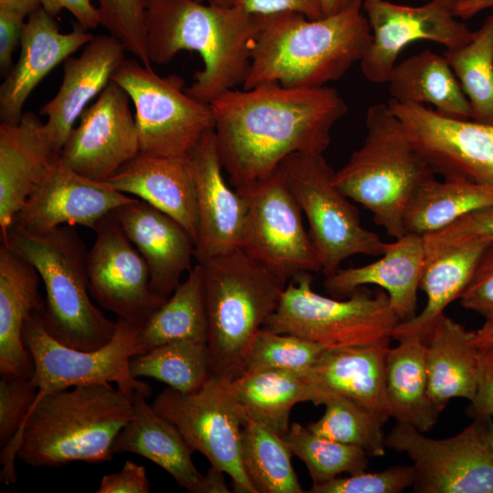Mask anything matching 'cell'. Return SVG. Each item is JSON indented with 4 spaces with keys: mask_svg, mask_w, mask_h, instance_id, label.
<instances>
[{
    "mask_svg": "<svg viewBox=\"0 0 493 493\" xmlns=\"http://www.w3.org/2000/svg\"><path fill=\"white\" fill-rule=\"evenodd\" d=\"M187 160L199 223L194 257L202 263L240 248L246 205L225 181L214 129L205 134Z\"/></svg>",
    "mask_w": 493,
    "mask_h": 493,
    "instance_id": "20",
    "label": "cell"
},
{
    "mask_svg": "<svg viewBox=\"0 0 493 493\" xmlns=\"http://www.w3.org/2000/svg\"><path fill=\"white\" fill-rule=\"evenodd\" d=\"M195 1H198V2H208L210 4H215V5H228V0H195Z\"/></svg>",
    "mask_w": 493,
    "mask_h": 493,
    "instance_id": "58",
    "label": "cell"
},
{
    "mask_svg": "<svg viewBox=\"0 0 493 493\" xmlns=\"http://www.w3.org/2000/svg\"><path fill=\"white\" fill-rule=\"evenodd\" d=\"M150 481L143 466L127 460L121 470L102 477L97 493H149Z\"/></svg>",
    "mask_w": 493,
    "mask_h": 493,
    "instance_id": "50",
    "label": "cell"
},
{
    "mask_svg": "<svg viewBox=\"0 0 493 493\" xmlns=\"http://www.w3.org/2000/svg\"><path fill=\"white\" fill-rule=\"evenodd\" d=\"M228 5L239 7L256 16L297 12L310 19L324 16L320 0H228Z\"/></svg>",
    "mask_w": 493,
    "mask_h": 493,
    "instance_id": "49",
    "label": "cell"
},
{
    "mask_svg": "<svg viewBox=\"0 0 493 493\" xmlns=\"http://www.w3.org/2000/svg\"><path fill=\"white\" fill-rule=\"evenodd\" d=\"M324 350L300 337L262 327L246 357L243 373L267 370L307 372Z\"/></svg>",
    "mask_w": 493,
    "mask_h": 493,
    "instance_id": "42",
    "label": "cell"
},
{
    "mask_svg": "<svg viewBox=\"0 0 493 493\" xmlns=\"http://www.w3.org/2000/svg\"><path fill=\"white\" fill-rule=\"evenodd\" d=\"M387 105L435 173L493 185V123L453 118L393 99Z\"/></svg>",
    "mask_w": 493,
    "mask_h": 493,
    "instance_id": "16",
    "label": "cell"
},
{
    "mask_svg": "<svg viewBox=\"0 0 493 493\" xmlns=\"http://www.w3.org/2000/svg\"><path fill=\"white\" fill-rule=\"evenodd\" d=\"M115 190L133 195L179 222L196 244L198 214L194 184L184 158H165L139 152L104 181Z\"/></svg>",
    "mask_w": 493,
    "mask_h": 493,
    "instance_id": "26",
    "label": "cell"
},
{
    "mask_svg": "<svg viewBox=\"0 0 493 493\" xmlns=\"http://www.w3.org/2000/svg\"><path fill=\"white\" fill-rule=\"evenodd\" d=\"M235 396L250 418L282 436L289 429V414L298 403L323 404V394L307 372L267 370L246 372L230 381Z\"/></svg>",
    "mask_w": 493,
    "mask_h": 493,
    "instance_id": "32",
    "label": "cell"
},
{
    "mask_svg": "<svg viewBox=\"0 0 493 493\" xmlns=\"http://www.w3.org/2000/svg\"><path fill=\"white\" fill-rule=\"evenodd\" d=\"M132 416V398L109 383L49 393L35 401L20 432L1 448V481L16 483V457L35 467L110 461Z\"/></svg>",
    "mask_w": 493,
    "mask_h": 493,
    "instance_id": "2",
    "label": "cell"
},
{
    "mask_svg": "<svg viewBox=\"0 0 493 493\" xmlns=\"http://www.w3.org/2000/svg\"><path fill=\"white\" fill-rule=\"evenodd\" d=\"M321 8L324 14V16H331L334 14H337L346 7H348L351 4H352L355 0H320Z\"/></svg>",
    "mask_w": 493,
    "mask_h": 493,
    "instance_id": "57",
    "label": "cell"
},
{
    "mask_svg": "<svg viewBox=\"0 0 493 493\" xmlns=\"http://www.w3.org/2000/svg\"><path fill=\"white\" fill-rule=\"evenodd\" d=\"M293 456L307 467L312 484L330 481L342 473L365 471L369 455L361 447L320 436L299 423L283 435Z\"/></svg>",
    "mask_w": 493,
    "mask_h": 493,
    "instance_id": "41",
    "label": "cell"
},
{
    "mask_svg": "<svg viewBox=\"0 0 493 493\" xmlns=\"http://www.w3.org/2000/svg\"><path fill=\"white\" fill-rule=\"evenodd\" d=\"M390 342L325 349L307 374L326 396L341 395L391 417L384 384L385 354Z\"/></svg>",
    "mask_w": 493,
    "mask_h": 493,
    "instance_id": "28",
    "label": "cell"
},
{
    "mask_svg": "<svg viewBox=\"0 0 493 493\" xmlns=\"http://www.w3.org/2000/svg\"><path fill=\"white\" fill-rule=\"evenodd\" d=\"M423 241L425 261L461 245L493 242V205L466 215L449 226L423 236Z\"/></svg>",
    "mask_w": 493,
    "mask_h": 493,
    "instance_id": "45",
    "label": "cell"
},
{
    "mask_svg": "<svg viewBox=\"0 0 493 493\" xmlns=\"http://www.w3.org/2000/svg\"><path fill=\"white\" fill-rule=\"evenodd\" d=\"M278 169L306 215L325 278L351 256L385 252L388 243L362 226L358 209L334 184L335 171L322 154L293 153Z\"/></svg>",
    "mask_w": 493,
    "mask_h": 493,
    "instance_id": "9",
    "label": "cell"
},
{
    "mask_svg": "<svg viewBox=\"0 0 493 493\" xmlns=\"http://www.w3.org/2000/svg\"><path fill=\"white\" fill-rule=\"evenodd\" d=\"M111 80L128 94L135 108L140 152L187 159L205 134L214 129L210 104L185 92L179 75H158L151 66L125 59Z\"/></svg>",
    "mask_w": 493,
    "mask_h": 493,
    "instance_id": "10",
    "label": "cell"
},
{
    "mask_svg": "<svg viewBox=\"0 0 493 493\" xmlns=\"http://www.w3.org/2000/svg\"><path fill=\"white\" fill-rule=\"evenodd\" d=\"M493 205V185L464 178L423 184L412 195L404 215L405 234L421 236L438 232L466 215Z\"/></svg>",
    "mask_w": 493,
    "mask_h": 493,
    "instance_id": "35",
    "label": "cell"
},
{
    "mask_svg": "<svg viewBox=\"0 0 493 493\" xmlns=\"http://www.w3.org/2000/svg\"><path fill=\"white\" fill-rule=\"evenodd\" d=\"M126 91L110 81L79 117L60 152L77 173L104 182L140 152L134 115Z\"/></svg>",
    "mask_w": 493,
    "mask_h": 493,
    "instance_id": "18",
    "label": "cell"
},
{
    "mask_svg": "<svg viewBox=\"0 0 493 493\" xmlns=\"http://www.w3.org/2000/svg\"><path fill=\"white\" fill-rule=\"evenodd\" d=\"M40 276L36 267L10 246H0V375L32 377L34 364L23 340L31 313L43 310Z\"/></svg>",
    "mask_w": 493,
    "mask_h": 493,
    "instance_id": "27",
    "label": "cell"
},
{
    "mask_svg": "<svg viewBox=\"0 0 493 493\" xmlns=\"http://www.w3.org/2000/svg\"><path fill=\"white\" fill-rule=\"evenodd\" d=\"M488 8L493 9V0H463L455 5L454 15L457 18L469 19Z\"/></svg>",
    "mask_w": 493,
    "mask_h": 493,
    "instance_id": "54",
    "label": "cell"
},
{
    "mask_svg": "<svg viewBox=\"0 0 493 493\" xmlns=\"http://www.w3.org/2000/svg\"><path fill=\"white\" fill-rule=\"evenodd\" d=\"M423 1L427 2V1H430V0H423ZM451 1L454 2L455 5H456L457 3H460L463 0H451Z\"/></svg>",
    "mask_w": 493,
    "mask_h": 493,
    "instance_id": "60",
    "label": "cell"
},
{
    "mask_svg": "<svg viewBox=\"0 0 493 493\" xmlns=\"http://www.w3.org/2000/svg\"><path fill=\"white\" fill-rule=\"evenodd\" d=\"M208 316L203 267L197 263L165 302L142 325L138 341L144 351L171 341L207 342Z\"/></svg>",
    "mask_w": 493,
    "mask_h": 493,
    "instance_id": "36",
    "label": "cell"
},
{
    "mask_svg": "<svg viewBox=\"0 0 493 493\" xmlns=\"http://www.w3.org/2000/svg\"><path fill=\"white\" fill-rule=\"evenodd\" d=\"M292 279L263 328L335 349L390 342L401 321L383 289L372 294L360 287L343 299L315 292L310 272Z\"/></svg>",
    "mask_w": 493,
    "mask_h": 493,
    "instance_id": "8",
    "label": "cell"
},
{
    "mask_svg": "<svg viewBox=\"0 0 493 493\" xmlns=\"http://www.w3.org/2000/svg\"><path fill=\"white\" fill-rule=\"evenodd\" d=\"M430 397L441 413L453 398L473 400L477 384V348L473 331L443 314L424 340Z\"/></svg>",
    "mask_w": 493,
    "mask_h": 493,
    "instance_id": "30",
    "label": "cell"
},
{
    "mask_svg": "<svg viewBox=\"0 0 493 493\" xmlns=\"http://www.w3.org/2000/svg\"><path fill=\"white\" fill-rule=\"evenodd\" d=\"M41 312L31 313L23 329L24 343L34 364L32 379L37 387V399L55 391L102 383H115L131 398L134 392L151 396V386L134 378L130 371L131 359L145 352L138 341L142 324L117 318L109 342L94 351H81L52 337Z\"/></svg>",
    "mask_w": 493,
    "mask_h": 493,
    "instance_id": "11",
    "label": "cell"
},
{
    "mask_svg": "<svg viewBox=\"0 0 493 493\" xmlns=\"http://www.w3.org/2000/svg\"><path fill=\"white\" fill-rule=\"evenodd\" d=\"M137 199L105 182L77 173L59 156L16 215L8 231L44 234L65 225L94 230L103 217Z\"/></svg>",
    "mask_w": 493,
    "mask_h": 493,
    "instance_id": "19",
    "label": "cell"
},
{
    "mask_svg": "<svg viewBox=\"0 0 493 493\" xmlns=\"http://www.w3.org/2000/svg\"><path fill=\"white\" fill-rule=\"evenodd\" d=\"M225 472L211 466L206 474L201 477L193 493H229L224 477Z\"/></svg>",
    "mask_w": 493,
    "mask_h": 493,
    "instance_id": "53",
    "label": "cell"
},
{
    "mask_svg": "<svg viewBox=\"0 0 493 493\" xmlns=\"http://www.w3.org/2000/svg\"><path fill=\"white\" fill-rule=\"evenodd\" d=\"M389 347L385 354L384 384L391 417L427 432L440 412L428 390L425 343L421 337H408Z\"/></svg>",
    "mask_w": 493,
    "mask_h": 493,
    "instance_id": "31",
    "label": "cell"
},
{
    "mask_svg": "<svg viewBox=\"0 0 493 493\" xmlns=\"http://www.w3.org/2000/svg\"><path fill=\"white\" fill-rule=\"evenodd\" d=\"M208 316L209 373L233 381L257 332L276 310L286 279L241 248L202 263Z\"/></svg>",
    "mask_w": 493,
    "mask_h": 493,
    "instance_id": "5",
    "label": "cell"
},
{
    "mask_svg": "<svg viewBox=\"0 0 493 493\" xmlns=\"http://www.w3.org/2000/svg\"><path fill=\"white\" fill-rule=\"evenodd\" d=\"M93 37L79 23L71 32H60L56 16L42 6L30 14L21 37L19 58L0 86L1 122L18 123L37 84Z\"/></svg>",
    "mask_w": 493,
    "mask_h": 493,
    "instance_id": "21",
    "label": "cell"
},
{
    "mask_svg": "<svg viewBox=\"0 0 493 493\" xmlns=\"http://www.w3.org/2000/svg\"><path fill=\"white\" fill-rule=\"evenodd\" d=\"M451 0H430L411 6L389 0H362L372 32L371 44L360 61L363 76L387 83L400 52L409 44L427 40L448 48L469 42L474 31L454 15Z\"/></svg>",
    "mask_w": 493,
    "mask_h": 493,
    "instance_id": "15",
    "label": "cell"
},
{
    "mask_svg": "<svg viewBox=\"0 0 493 493\" xmlns=\"http://www.w3.org/2000/svg\"><path fill=\"white\" fill-rule=\"evenodd\" d=\"M283 438L246 415L242 428L241 459L257 493H303Z\"/></svg>",
    "mask_w": 493,
    "mask_h": 493,
    "instance_id": "37",
    "label": "cell"
},
{
    "mask_svg": "<svg viewBox=\"0 0 493 493\" xmlns=\"http://www.w3.org/2000/svg\"><path fill=\"white\" fill-rule=\"evenodd\" d=\"M152 406L177 428L193 452L203 454L211 466L232 478L235 492L257 493L241 459L246 414L229 380L210 375L199 390L189 393L168 386Z\"/></svg>",
    "mask_w": 493,
    "mask_h": 493,
    "instance_id": "12",
    "label": "cell"
},
{
    "mask_svg": "<svg viewBox=\"0 0 493 493\" xmlns=\"http://www.w3.org/2000/svg\"><path fill=\"white\" fill-rule=\"evenodd\" d=\"M100 26L120 40L126 50L145 66H151L145 27L146 0H96Z\"/></svg>",
    "mask_w": 493,
    "mask_h": 493,
    "instance_id": "43",
    "label": "cell"
},
{
    "mask_svg": "<svg viewBox=\"0 0 493 493\" xmlns=\"http://www.w3.org/2000/svg\"><path fill=\"white\" fill-rule=\"evenodd\" d=\"M387 84L397 102L427 103L446 116L471 119L470 104L444 55L425 49L405 58L394 66Z\"/></svg>",
    "mask_w": 493,
    "mask_h": 493,
    "instance_id": "34",
    "label": "cell"
},
{
    "mask_svg": "<svg viewBox=\"0 0 493 493\" xmlns=\"http://www.w3.org/2000/svg\"><path fill=\"white\" fill-rule=\"evenodd\" d=\"M111 215L144 258L152 291L167 299L192 269L194 239L179 222L139 198Z\"/></svg>",
    "mask_w": 493,
    "mask_h": 493,
    "instance_id": "23",
    "label": "cell"
},
{
    "mask_svg": "<svg viewBox=\"0 0 493 493\" xmlns=\"http://www.w3.org/2000/svg\"><path fill=\"white\" fill-rule=\"evenodd\" d=\"M94 231L95 241L87 255L92 299L117 318L142 324L166 299L152 291L144 258L111 214Z\"/></svg>",
    "mask_w": 493,
    "mask_h": 493,
    "instance_id": "17",
    "label": "cell"
},
{
    "mask_svg": "<svg viewBox=\"0 0 493 493\" xmlns=\"http://www.w3.org/2000/svg\"><path fill=\"white\" fill-rule=\"evenodd\" d=\"M223 169L235 189L273 173L293 153L322 154L348 106L339 92L266 82L210 103Z\"/></svg>",
    "mask_w": 493,
    "mask_h": 493,
    "instance_id": "1",
    "label": "cell"
},
{
    "mask_svg": "<svg viewBox=\"0 0 493 493\" xmlns=\"http://www.w3.org/2000/svg\"><path fill=\"white\" fill-rule=\"evenodd\" d=\"M40 6V0H0V10L13 12L26 18Z\"/></svg>",
    "mask_w": 493,
    "mask_h": 493,
    "instance_id": "55",
    "label": "cell"
},
{
    "mask_svg": "<svg viewBox=\"0 0 493 493\" xmlns=\"http://www.w3.org/2000/svg\"><path fill=\"white\" fill-rule=\"evenodd\" d=\"M466 412L472 419H493V347L477 349V391Z\"/></svg>",
    "mask_w": 493,
    "mask_h": 493,
    "instance_id": "48",
    "label": "cell"
},
{
    "mask_svg": "<svg viewBox=\"0 0 493 493\" xmlns=\"http://www.w3.org/2000/svg\"><path fill=\"white\" fill-rule=\"evenodd\" d=\"M323 404L325 412L307 428L312 433L347 445L362 448L369 456L385 454L386 423L379 414L349 398L328 394Z\"/></svg>",
    "mask_w": 493,
    "mask_h": 493,
    "instance_id": "40",
    "label": "cell"
},
{
    "mask_svg": "<svg viewBox=\"0 0 493 493\" xmlns=\"http://www.w3.org/2000/svg\"><path fill=\"white\" fill-rule=\"evenodd\" d=\"M415 473L413 466L395 465L379 472L365 471L337 477L330 481L312 484L309 493H401L412 488Z\"/></svg>",
    "mask_w": 493,
    "mask_h": 493,
    "instance_id": "44",
    "label": "cell"
},
{
    "mask_svg": "<svg viewBox=\"0 0 493 493\" xmlns=\"http://www.w3.org/2000/svg\"><path fill=\"white\" fill-rule=\"evenodd\" d=\"M142 392L132 395L133 416L120 431L112 453L140 455L167 471L179 487L193 493L203 475L193 463V450L177 428L155 412Z\"/></svg>",
    "mask_w": 493,
    "mask_h": 493,
    "instance_id": "29",
    "label": "cell"
},
{
    "mask_svg": "<svg viewBox=\"0 0 493 493\" xmlns=\"http://www.w3.org/2000/svg\"><path fill=\"white\" fill-rule=\"evenodd\" d=\"M32 377H1L0 446L5 447L21 430L37 399Z\"/></svg>",
    "mask_w": 493,
    "mask_h": 493,
    "instance_id": "46",
    "label": "cell"
},
{
    "mask_svg": "<svg viewBox=\"0 0 493 493\" xmlns=\"http://www.w3.org/2000/svg\"><path fill=\"white\" fill-rule=\"evenodd\" d=\"M473 343L477 348L493 347V320H486L476 331H473Z\"/></svg>",
    "mask_w": 493,
    "mask_h": 493,
    "instance_id": "56",
    "label": "cell"
},
{
    "mask_svg": "<svg viewBox=\"0 0 493 493\" xmlns=\"http://www.w3.org/2000/svg\"><path fill=\"white\" fill-rule=\"evenodd\" d=\"M459 300L463 308L493 320V242L481 253Z\"/></svg>",
    "mask_w": 493,
    "mask_h": 493,
    "instance_id": "47",
    "label": "cell"
},
{
    "mask_svg": "<svg viewBox=\"0 0 493 493\" xmlns=\"http://www.w3.org/2000/svg\"><path fill=\"white\" fill-rule=\"evenodd\" d=\"M130 371L134 378L150 377L181 393H194L210 376L207 345L189 340L162 344L132 357Z\"/></svg>",
    "mask_w": 493,
    "mask_h": 493,
    "instance_id": "39",
    "label": "cell"
},
{
    "mask_svg": "<svg viewBox=\"0 0 493 493\" xmlns=\"http://www.w3.org/2000/svg\"><path fill=\"white\" fill-rule=\"evenodd\" d=\"M37 270L46 296L42 319L59 342L81 351H94L111 339L116 321L94 305L89 292L85 242L73 226L44 234L8 231L1 239Z\"/></svg>",
    "mask_w": 493,
    "mask_h": 493,
    "instance_id": "7",
    "label": "cell"
},
{
    "mask_svg": "<svg viewBox=\"0 0 493 493\" xmlns=\"http://www.w3.org/2000/svg\"><path fill=\"white\" fill-rule=\"evenodd\" d=\"M488 437H489V440L491 441V443L493 444V419H491V421L489 423Z\"/></svg>",
    "mask_w": 493,
    "mask_h": 493,
    "instance_id": "59",
    "label": "cell"
},
{
    "mask_svg": "<svg viewBox=\"0 0 493 493\" xmlns=\"http://www.w3.org/2000/svg\"><path fill=\"white\" fill-rule=\"evenodd\" d=\"M126 52L116 37L99 35L83 47L79 57L69 56L63 61L61 85L39 109V114L47 117L44 132L55 152L60 154L76 121L111 81Z\"/></svg>",
    "mask_w": 493,
    "mask_h": 493,
    "instance_id": "22",
    "label": "cell"
},
{
    "mask_svg": "<svg viewBox=\"0 0 493 493\" xmlns=\"http://www.w3.org/2000/svg\"><path fill=\"white\" fill-rule=\"evenodd\" d=\"M41 6L51 16H56L62 10L68 11L77 23L86 29L100 26V16L91 0H40Z\"/></svg>",
    "mask_w": 493,
    "mask_h": 493,
    "instance_id": "52",
    "label": "cell"
},
{
    "mask_svg": "<svg viewBox=\"0 0 493 493\" xmlns=\"http://www.w3.org/2000/svg\"><path fill=\"white\" fill-rule=\"evenodd\" d=\"M489 243L473 242L446 249L425 261L419 288L426 296L423 310L412 319L400 321L392 338L425 339L446 308L459 299L469 283L477 260Z\"/></svg>",
    "mask_w": 493,
    "mask_h": 493,
    "instance_id": "33",
    "label": "cell"
},
{
    "mask_svg": "<svg viewBox=\"0 0 493 493\" xmlns=\"http://www.w3.org/2000/svg\"><path fill=\"white\" fill-rule=\"evenodd\" d=\"M425 262L423 236L404 234L388 243L378 260L360 267H340L326 277L324 288L332 298L345 299L360 287L376 285L388 294L400 320H408L416 315Z\"/></svg>",
    "mask_w": 493,
    "mask_h": 493,
    "instance_id": "25",
    "label": "cell"
},
{
    "mask_svg": "<svg viewBox=\"0 0 493 493\" xmlns=\"http://www.w3.org/2000/svg\"><path fill=\"white\" fill-rule=\"evenodd\" d=\"M365 127L362 145L335 172L334 184L395 239L405 234L404 215L412 195L435 173L387 104L368 108Z\"/></svg>",
    "mask_w": 493,
    "mask_h": 493,
    "instance_id": "6",
    "label": "cell"
},
{
    "mask_svg": "<svg viewBox=\"0 0 493 493\" xmlns=\"http://www.w3.org/2000/svg\"><path fill=\"white\" fill-rule=\"evenodd\" d=\"M60 154L48 142L44 123L31 111L16 124L0 123V236L51 170Z\"/></svg>",
    "mask_w": 493,
    "mask_h": 493,
    "instance_id": "24",
    "label": "cell"
},
{
    "mask_svg": "<svg viewBox=\"0 0 493 493\" xmlns=\"http://www.w3.org/2000/svg\"><path fill=\"white\" fill-rule=\"evenodd\" d=\"M145 27L151 63L168 64L182 50L196 51L203 70L185 92L210 104L243 85L259 28L258 16L233 5L195 0H146Z\"/></svg>",
    "mask_w": 493,
    "mask_h": 493,
    "instance_id": "4",
    "label": "cell"
},
{
    "mask_svg": "<svg viewBox=\"0 0 493 493\" xmlns=\"http://www.w3.org/2000/svg\"><path fill=\"white\" fill-rule=\"evenodd\" d=\"M27 18L18 14L0 10V74L5 78L13 64V54L20 44Z\"/></svg>",
    "mask_w": 493,
    "mask_h": 493,
    "instance_id": "51",
    "label": "cell"
},
{
    "mask_svg": "<svg viewBox=\"0 0 493 493\" xmlns=\"http://www.w3.org/2000/svg\"><path fill=\"white\" fill-rule=\"evenodd\" d=\"M491 419H473L460 433L443 439L396 422L385 435V446L410 458L414 493H493Z\"/></svg>",
    "mask_w": 493,
    "mask_h": 493,
    "instance_id": "13",
    "label": "cell"
},
{
    "mask_svg": "<svg viewBox=\"0 0 493 493\" xmlns=\"http://www.w3.org/2000/svg\"><path fill=\"white\" fill-rule=\"evenodd\" d=\"M235 190L246 205L242 250L286 280L302 272L321 271L301 208L278 168Z\"/></svg>",
    "mask_w": 493,
    "mask_h": 493,
    "instance_id": "14",
    "label": "cell"
},
{
    "mask_svg": "<svg viewBox=\"0 0 493 493\" xmlns=\"http://www.w3.org/2000/svg\"><path fill=\"white\" fill-rule=\"evenodd\" d=\"M258 18L243 89L266 82L295 89L324 87L360 62L372 41L362 0L318 19L297 12Z\"/></svg>",
    "mask_w": 493,
    "mask_h": 493,
    "instance_id": "3",
    "label": "cell"
},
{
    "mask_svg": "<svg viewBox=\"0 0 493 493\" xmlns=\"http://www.w3.org/2000/svg\"><path fill=\"white\" fill-rule=\"evenodd\" d=\"M443 55L470 104L471 120L493 123V12L469 42Z\"/></svg>",
    "mask_w": 493,
    "mask_h": 493,
    "instance_id": "38",
    "label": "cell"
}]
</instances>
